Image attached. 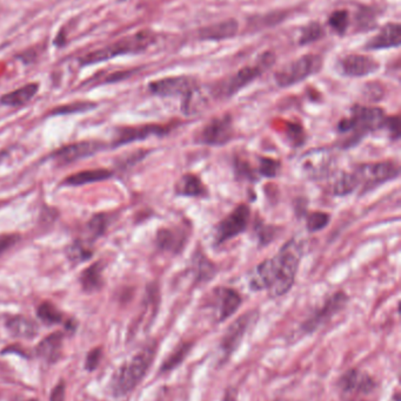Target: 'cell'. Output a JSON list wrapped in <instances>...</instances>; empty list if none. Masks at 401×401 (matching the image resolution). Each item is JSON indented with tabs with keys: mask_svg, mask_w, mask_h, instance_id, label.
<instances>
[{
	"mask_svg": "<svg viewBox=\"0 0 401 401\" xmlns=\"http://www.w3.org/2000/svg\"><path fill=\"white\" fill-rule=\"evenodd\" d=\"M302 257V245L297 239H291L282 245L278 254L265 259L249 276V289L268 291L272 298L282 297L293 287L299 263Z\"/></svg>",
	"mask_w": 401,
	"mask_h": 401,
	"instance_id": "cell-1",
	"label": "cell"
},
{
	"mask_svg": "<svg viewBox=\"0 0 401 401\" xmlns=\"http://www.w3.org/2000/svg\"><path fill=\"white\" fill-rule=\"evenodd\" d=\"M400 168L392 161L364 163L356 167L351 173H344L335 181L333 192L335 195L346 196L356 190L370 192L378 186L386 183L399 176Z\"/></svg>",
	"mask_w": 401,
	"mask_h": 401,
	"instance_id": "cell-2",
	"label": "cell"
},
{
	"mask_svg": "<svg viewBox=\"0 0 401 401\" xmlns=\"http://www.w3.org/2000/svg\"><path fill=\"white\" fill-rule=\"evenodd\" d=\"M386 119L385 112L378 107L353 106L349 118L338 123V133L342 137L339 146L342 149L357 146L368 134L383 129Z\"/></svg>",
	"mask_w": 401,
	"mask_h": 401,
	"instance_id": "cell-3",
	"label": "cell"
},
{
	"mask_svg": "<svg viewBox=\"0 0 401 401\" xmlns=\"http://www.w3.org/2000/svg\"><path fill=\"white\" fill-rule=\"evenodd\" d=\"M156 354V346H146L145 349L139 351L129 363L124 364L115 372L113 377V393L115 395H126L134 390L144 379L150 366L153 363Z\"/></svg>",
	"mask_w": 401,
	"mask_h": 401,
	"instance_id": "cell-4",
	"label": "cell"
},
{
	"mask_svg": "<svg viewBox=\"0 0 401 401\" xmlns=\"http://www.w3.org/2000/svg\"><path fill=\"white\" fill-rule=\"evenodd\" d=\"M156 41V36L151 31H140L137 33L123 38L115 41V44L108 45L106 47L96 50L82 56L80 63L82 65H93V63L108 61L115 56H126V54H138L146 51Z\"/></svg>",
	"mask_w": 401,
	"mask_h": 401,
	"instance_id": "cell-5",
	"label": "cell"
},
{
	"mask_svg": "<svg viewBox=\"0 0 401 401\" xmlns=\"http://www.w3.org/2000/svg\"><path fill=\"white\" fill-rule=\"evenodd\" d=\"M323 67V58L318 54H305L286 63L275 74L279 87H291L318 73Z\"/></svg>",
	"mask_w": 401,
	"mask_h": 401,
	"instance_id": "cell-6",
	"label": "cell"
},
{
	"mask_svg": "<svg viewBox=\"0 0 401 401\" xmlns=\"http://www.w3.org/2000/svg\"><path fill=\"white\" fill-rule=\"evenodd\" d=\"M272 63H273V56L265 54V56H261V61L256 63L254 66L244 67L234 75L228 77L227 80L216 86L214 92H216L217 96H220V98L233 96L235 93H238L245 86L254 82L256 77L261 75V73L268 66H271Z\"/></svg>",
	"mask_w": 401,
	"mask_h": 401,
	"instance_id": "cell-7",
	"label": "cell"
},
{
	"mask_svg": "<svg viewBox=\"0 0 401 401\" xmlns=\"http://www.w3.org/2000/svg\"><path fill=\"white\" fill-rule=\"evenodd\" d=\"M249 218L251 210L249 206L239 204L214 227V244L220 245L245 232L249 225Z\"/></svg>",
	"mask_w": 401,
	"mask_h": 401,
	"instance_id": "cell-8",
	"label": "cell"
},
{
	"mask_svg": "<svg viewBox=\"0 0 401 401\" xmlns=\"http://www.w3.org/2000/svg\"><path fill=\"white\" fill-rule=\"evenodd\" d=\"M233 121L230 115L212 119L198 132L196 141L206 146H225L233 137Z\"/></svg>",
	"mask_w": 401,
	"mask_h": 401,
	"instance_id": "cell-9",
	"label": "cell"
},
{
	"mask_svg": "<svg viewBox=\"0 0 401 401\" xmlns=\"http://www.w3.org/2000/svg\"><path fill=\"white\" fill-rule=\"evenodd\" d=\"M349 302V297L344 292H337L327 298L323 305L318 308L311 316L301 324V331L306 335H311L318 328L326 324L332 317L340 312Z\"/></svg>",
	"mask_w": 401,
	"mask_h": 401,
	"instance_id": "cell-10",
	"label": "cell"
},
{
	"mask_svg": "<svg viewBox=\"0 0 401 401\" xmlns=\"http://www.w3.org/2000/svg\"><path fill=\"white\" fill-rule=\"evenodd\" d=\"M198 82L194 77L180 75V77H163L152 82L149 85L150 91L154 96L161 98H175L182 96V100L198 89Z\"/></svg>",
	"mask_w": 401,
	"mask_h": 401,
	"instance_id": "cell-11",
	"label": "cell"
},
{
	"mask_svg": "<svg viewBox=\"0 0 401 401\" xmlns=\"http://www.w3.org/2000/svg\"><path fill=\"white\" fill-rule=\"evenodd\" d=\"M258 316V311H249L239 317L238 319L234 320L228 326L220 342V350L223 352L224 357H230L231 354L238 349L246 332L256 323Z\"/></svg>",
	"mask_w": 401,
	"mask_h": 401,
	"instance_id": "cell-12",
	"label": "cell"
},
{
	"mask_svg": "<svg viewBox=\"0 0 401 401\" xmlns=\"http://www.w3.org/2000/svg\"><path fill=\"white\" fill-rule=\"evenodd\" d=\"M171 130L170 126L145 125L139 127H122L115 130L113 146L119 147L123 144H131L136 141L145 140L151 137H163Z\"/></svg>",
	"mask_w": 401,
	"mask_h": 401,
	"instance_id": "cell-13",
	"label": "cell"
},
{
	"mask_svg": "<svg viewBox=\"0 0 401 401\" xmlns=\"http://www.w3.org/2000/svg\"><path fill=\"white\" fill-rule=\"evenodd\" d=\"M105 144L101 141H82L78 144H67L54 151L52 158L61 165H70L82 158H89L103 151Z\"/></svg>",
	"mask_w": 401,
	"mask_h": 401,
	"instance_id": "cell-14",
	"label": "cell"
},
{
	"mask_svg": "<svg viewBox=\"0 0 401 401\" xmlns=\"http://www.w3.org/2000/svg\"><path fill=\"white\" fill-rule=\"evenodd\" d=\"M242 297L233 289L217 287L212 292V305L216 310L217 321H224L230 318L242 305Z\"/></svg>",
	"mask_w": 401,
	"mask_h": 401,
	"instance_id": "cell-15",
	"label": "cell"
},
{
	"mask_svg": "<svg viewBox=\"0 0 401 401\" xmlns=\"http://www.w3.org/2000/svg\"><path fill=\"white\" fill-rule=\"evenodd\" d=\"M338 70L345 77H366L379 70V63L371 56L349 54L340 59L338 63Z\"/></svg>",
	"mask_w": 401,
	"mask_h": 401,
	"instance_id": "cell-16",
	"label": "cell"
},
{
	"mask_svg": "<svg viewBox=\"0 0 401 401\" xmlns=\"http://www.w3.org/2000/svg\"><path fill=\"white\" fill-rule=\"evenodd\" d=\"M332 155L327 149H314L301 158V170L309 179L325 176L331 168Z\"/></svg>",
	"mask_w": 401,
	"mask_h": 401,
	"instance_id": "cell-17",
	"label": "cell"
},
{
	"mask_svg": "<svg viewBox=\"0 0 401 401\" xmlns=\"http://www.w3.org/2000/svg\"><path fill=\"white\" fill-rule=\"evenodd\" d=\"M339 387L345 393L359 392V393L368 394L374 390V380L371 377L358 371V370H349L339 380Z\"/></svg>",
	"mask_w": 401,
	"mask_h": 401,
	"instance_id": "cell-18",
	"label": "cell"
},
{
	"mask_svg": "<svg viewBox=\"0 0 401 401\" xmlns=\"http://www.w3.org/2000/svg\"><path fill=\"white\" fill-rule=\"evenodd\" d=\"M238 22L234 19H228L224 22H217L213 25L206 26L199 31V38L201 40L219 41L233 38L238 32Z\"/></svg>",
	"mask_w": 401,
	"mask_h": 401,
	"instance_id": "cell-19",
	"label": "cell"
},
{
	"mask_svg": "<svg viewBox=\"0 0 401 401\" xmlns=\"http://www.w3.org/2000/svg\"><path fill=\"white\" fill-rule=\"evenodd\" d=\"M401 41V29L399 24H387L373 39L368 41V50H385L399 47Z\"/></svg>",
	"mask_w": 401,
	"mask_h": 401,
	"instance_id": "cell-20",
	"label": "cell"
},
{
	"mask_svg": "<svg viewBox=\"0 0 401 401\" xmlns=\"http://www.w3.org/2000/svg\"><path fill=\"white\" fill-rule=\"evenodd\" d=\"M175 195L182 197H206L208 190L199 177L194 174L182 175L175 186Z\"/></svg>",
	"mask_w": 401,
	"mask_h": 401,
	"instance_id": "cell-21",
	"label": "cell"
},
{
	"mask_svg": "<svg viewBox=\"0 0 401 401\" xmlns=\"http://www.w3.org/2000/svg\"><path fill=\"white\" fill-rule=\"evenodd\" d=\"M63 333L54 332L43 339L37 346V354L44 361L53 363L59 358L63 347Z\"/></svg>",
	"mask_w": 401,
	"mask_h": 401,
	"instance_id": "cell-22",
	"label": "cell"
},
{
	"mask_svg": "<svg viewBox=\"0 0 401 401\" xmlns=\"http://www.w3.org/2000/svg\"><path fill=\"white\" fill-rule=\"evenodd\" d=\"M39 85L34 84H27L22 86L20 89H15L13 92L8 93L0 98V105L8 107H22L30 103L34 99V96L37 94Z\"/></svg>",
	"mask_w": 401,
	"mask_h": 401,
	"instance_id": "cell-23",
	"label": "cell"
},
{
	"mask_svg": "<svg viewBox=\"0 0 401 401\" xmlns=\"http://www.w3.org/2000/svg\"><path fill=\"white\" fill-rule=\"evenodd\" d=\"M185 242V236L182 232L172 229H160L156 234V244L160 249L172 252L182 250Z\"/></svg>",
	"mask_w": 401,
	"mask_h": 401,
	"instance_id": "cell-24",
	"label": "cell"
},
{
	"mask_svg": "<svg viewBox=\"0 0 401 401\" xmlns=\"http://www.w3.org/2000/svg\"><path fill=\"white\" fill-rule=\"evenodd\" d=\"M8 330L18 338H34L38 333V325L27 317L17 316L8 320Z\"/></svg>",
	"mask_w": 401,
	"mask_h": 401,
	"instance_id": "cell-25",
	"label": "cell"
},
{
	"mask_svg": "<svg viewBox=\"0 0 401 401\" xmlns=\"http://www.w3.org/2000/svg\"><path fill=\"white\" fill-rule=\"evenodd\" d=\"M112 176V173L108 169H89L82 170L79 173L73 174L65 179V184L67 186H84V184L99 182V181L108 180Z\"/></svg>",
	"mask_w": 401,
	"mask_h": 401,
	"instance_id": "cell-26",
	"label": "cell"
},
{
	"mask_svg": "<svg viewBox=\"0 0 401 401\" xmlns=\"http://www.w3.org/2000/svg\"><path fill=\"white\" fill-rule=\"evenodd\" d=\"M103 265L101 262H97L94 264L89 265L87 269L82 271L80 275V284H82V289L87 291V292H93L97 291L103 287Z\"/></svg>",
	"mask_w": 401,
	"mask_h": 401,
	"instance_id": "cell-27",
	"label": "cell"
},
{
	"mask_svg": "<svg viewBox=\"0 0 401 401\" xmlns=\"http://www.w3.org/2000/svg\"><path fill=\"white\" fill-rule=\"evenodd\" d=\"M191 349H192V344L191 342H184L182 345H179L170 356L168 359L163 361L161 365V372H168L177 368L179 365L182 364L184 359L187 357V354H190Z\"/></svg>",
	"mask_w": 401,
	"mask_h": 401,
	"instance_id": "cell-28",
	"label": "cell"
},
{
	"mask_svg": "<svg viewBox=\"0 0 401 401\" xmlns=\"http://www.w3.org/2000/svg\"><path fill=\"white\" fill-rule=\"evenodd\" d=\"M37 315L45 324H58L63 320V313L60 312L52 303H41V305L38 306Z\"/></svg>",
	"mask_w": 401,
	"mask_h": 401,
	"instance_id": "cell-29",
	"label": "cell"
},
{
	"mask_svg": "<svg viewBox=\"0 0 401 401\" xmlns=\"http://www.w3.org/2000/svg\"><path fill=\"white\" fill-rule=\"evenodd\" d=\"M280 169V162L270 158H258V175L259 177H275Z\"/></svg>",
	"mask_w": 401,
	"mask_h": 401,
	"instance_id": "cell-30",
	"label": "cell"
},
{
	"mask_svg": "<svg viewBox=\"0 0 401 401\" xmlns=\"http://www.w3.org/2000/svg\"><path fill=\"white\" fill-rule=\"evenodd\" d=\"M330 215L323 211H314V213H309L307 218H306V227L309 229V232H320L323 228H326L328 223H330Z\"/></svg>",
	"mask_w": 401,
	"mask_h": 401,
	"instance_id": "cell-31",
	"label": "cell"
},
{
	"mask_svg": "<svg viewBox=\"0 0 401 401\" xmlns=\"http://www.w3.org/2000/svg\"><path fill=\"white\" fill-rule=\"evenodd\" d=\"M97 106L96 103H73L70 105H65V106L57 107L52 112L51 115H66L75 114V113H82V112L89 111L93 109L94 107Z\"/></svg>",
	"mask_w": 401,
	"mask_h": 401,
	"instance_id": "cell-32",
	"label": "cell"
},
{
	"mask_svg": "<svg viewBox=\"0 0 401 401\" xmlns=\"http://www.w3.org/2000/svg\"><path fill=\"white\" fill-rule=\"evenodd\" d=\"M323 36V30L319 22H311L307 26H305L301 31L300 43L301 45L311 44L314 41L319 40Z\"/></svg>",
	"mask_w": 401,
	"mask_h": 401,
	"instance_id": "cell-33",
	"label": "cell"
},
{
	"mask_svg": "<svg viewBox=\"0 0 401 401\" xmlns=\"http://www.w3.org/2000/svg\"><path fill=\"white\" fill-rule=\"evenodd\" d=\"M328 24L331 25L332 29L338 32L339 34H344L347 30L349 24V12L345 10H338L330 15Z\"/></svg>",
	"mask_w": 401,
	"mask_h": 401,
	"instance_id": "cell-34",
	"label": "cell"
},
{
	"mask_svg": "<svg viewBox=\"0 0 401 401\" xmlns=\"http://www.w3.org/2000/svg\"><path fill=\"white\" fill-rule=\"evenodd\" d=\"M67 256L71 261L75 263L86 261L92 256V251L86 247L85 244L82 242H75V243L67 248Z\"/></svg>",
	"mask_w": 401,
	"mask_h": 401,
	"instance_id": "cell-35",
	"label": "cell"
},
{
	"mask_svg": "<svg viewBox=\"0 0 401 401\" xmlns=\"http://www.w3.org/2000/svg\"><path fill=\"white\" fill-rule=\"evenodd\" d=\"M256 239L259 241V245L265 247L275 239V235L278 232V228L272 227V225H261L256 227Z\"/></svg>",
	"mask_w": 401,
	"mask_h": 401,
	"instance_id": "cell-36",
	"label": "cell"
},
{
	"mask_svg": "<svg viewBox=\"0 0 401 401\" xmlns=\"http://www.w3.org/2000/svg\"><path fill=\"white\" fill-rule=\"evenodd\" d=\"M106 223H108V220L104 215H96L89 222V225H87L89 232L92 234L93 237H99L104 234Z\"/></svg>",
	"mask_w": 401,
	"mask_h": 401,
	"instance_id": "cell-37",
	"label": "cell"
},
{
	"mask_svg": "<svg viewBox=\"0 0 401 401\" xmlns=\"http://www.w3.org/2000/svg\"><path fill=\"white\" fill-rule=\"evenodd\" d=\"M290 130H287V137L290 140L291 144L294 146H301L306 140V135H305L304 130L299 125H289Z\"/></svg>",
	"mask_w": 401,
	"mask_h": 401,
	"instance_id": "cell-38",
	"label": "cell"
},
{
	"mask_svg": "<svg viewBox=\"0 0 401 401\" xmlns=\"http://www.w3.org/2000/svg\"><path fill=\"white\" fill-rule=\"evenodd\" d=\"M384 128H386L388 130L393 140H398L399 137H400V118L399 116L387 118Z\"/></svg>",
	"mask_w": 401,
	"mask_h": 401,
	"instance_id": "cell-39",
	"label": "cell"
},
{
	"mask_svg": "<svg viewBox=\"0 0 401 401\" xmlns=\"http://www.w3.org/2000/svg\"><path fill=\"white\" fill-rule=\"evenodd\" d=\"M20 237L15 234H5L0 235V255L4 254L5 251L13 247L18 242Z\"/></svg>",
	"mask_w": 401,
	"mask_h": 401,
	"instance_id": "cell-40",
	"label": "cell"
},
{
	"mask_svg": "<svg viewBox=\"0 0 401 401\" xmlns=\"http://www.w3.org/2000/svg\"><path fill=\"white\" fill-rule=\"evenodd\" d=\"M101 356H103L101 349H94V350L91 351L87 354V358H86L85 368L89 371H93L94 368H97L99 361H101Z\"/></svg>",
	"mask_w": 401,
	"mask_h": 401,
	"instance_id": "cell-41",
	"label": "cell"
},
{
	"mask_svg": "<svg viewBox=\"0 0 401 401\" xmlns=\"http://www.w3.org/2000/svg\"><path fill=\"white\" fill-rule=\"evenodd\" d=\"M50 400L65 401V385H64V383L58 384V385L53 388L51 397H50Z\"/></svg>",
	"mask_w": 401,
	"mask_h": 401,
	"instance_id": "cell-42",
	"label": "cell"
},
{
	"mask_svg": "<svg viewBox=\"0 0 401 401\" xmlns=\"http://www.w3.org/2000/svg\"><path fill=\"white\" fill-rule=\"evenodd\" d=\"M390 401H401L400 400V394L395 393L394 394V397L391 399Z\"/></svg>",
	"mask_w": 401,
	"mask_h": 401,
	"instance_id": "cell-43",
	"label": "cell"
},
{
	"mask_svg": "<svg viewBox=\"0 0 401 401\" xmlns=\"http://www.w3.org/2000/svg\"><path fill=\"white\" fill-rule=\"evenodd\" d=\"M5 156H6V153H0V162L3 161V158H4Z\"/></svg>",
	"mask_w": 401,
	"mask_h": 401,
	"instance_id": "cell-44",
	"label": "cell"
}]
</instances>
